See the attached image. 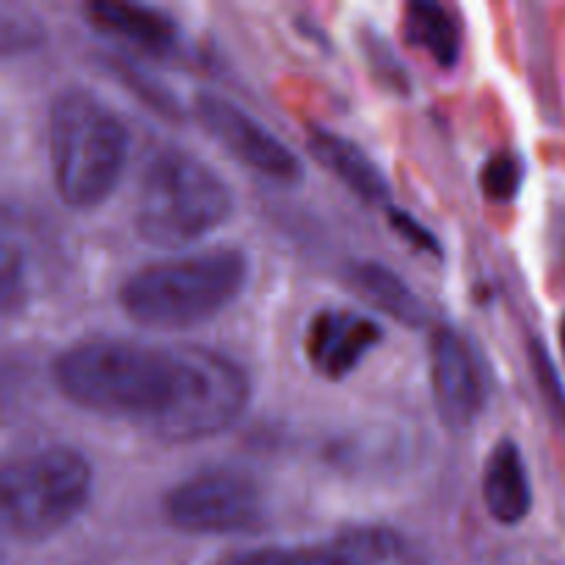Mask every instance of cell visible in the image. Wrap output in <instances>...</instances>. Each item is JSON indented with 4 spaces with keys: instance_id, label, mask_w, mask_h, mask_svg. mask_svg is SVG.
I'll return each instance as SVG.
<instances>
[{
    "instance_id": "16",
    "label": "cell",
    "mask_w": 565,
    "mask_h": 565,
    "mask_svg": "<svg viewBox=\"0 0 565 565\" xmlns=\"http://www.w3.org/2000/svg\"><path fill=\"white\" fill-rule=\"evenodd\" d=\"M226 565H351L334 544L326 546H263L243 552Z\"/></svg>"
},
{
    "instance_id": "5",
    "label": "cell",
    "mask_w": 565,
    "mask_h": 565,
    "mask_svg": "<svg viewBox=\"0 0 565 565\" xmlns=\"http://www.w3.org/2000/svg\"><path fill=\"white\" fill-rule=\"evenodd\" d=\"M94 467L77 447L50 445L25 452L0 475L3 530L22 544L64 533L92 500Z\"/></svg>"
},
{
    "instance_id": "13",
    "label": "cell",
    "mask_w": 565,
    "mask_h": 565,
    "mask_svg": "<svg viewBox=\"0 0 565 565\" xmlns=\"http://www.w3.org/2000/svg\"><path fill=\"white\" fill-rule=\"evenodd\" d=\"M348 281L353 292L379 312L390 315L397 323L417 329L425 323V307L403 276L381 263H353L348 265Z\"/></svg>"
},
{
    "instance_id": "15",
    "label": "cell",
    "mask_w": 565,
    "mask_h": 565,
    "mask_svg": "<svg viewBox=\"0 0 565 565\" xmlns=\"http://www.w3.org/2000/svg\"><path fill=\"white\" fill-rule=\"evenodd\" d=\"M331 544L351 565H423L417 550L390 527H351Z\"/></svg>"
},
{
    "instance_id": "2",
    "label": "cell",
    "mask_w": 565,
    "mask_h": 565,
    "mask_svg": "<svg viewBox=\"0 0 565 565\" xmlns=\"http://www.w3.org/2000/svg\"><path fill=\"white\" fill-rule=\"evenodd\" d=\"M47 152L53 185L72 210H94L119 188L130 158V130L108 103L70 86L50 103Z\"/></svg>"
},
{
    "instance_id": "6",
    "label": "cell",
    "mask_w": 565,
    "mask_h": 565,
    "mask_svg": "<svg viewBox=\"0 0 565 565\" xmlns=\"http://www.w3.org/2000/svg\"><path fill=\"white\" fill-rule=\"evenodd\" d=\"M163 516L188 535H241L263 524L265 500L243 469L210 467L166 491Z\"/></svg>"
},
{
    "instance_id": "19",
    "label": "cell",
    "mask_w": 565,
    "mask_h": 565,
    "mask_svg": "<svg viewBox=\"0 0 565 565\" xmlns=\"http://www.w3.org/2000/svg\"><path fill=\"white\" fill-rule=\"evenodd\" d=\"M390 221H392V230L401 232L403 241H408L414 248H419V252H428V254H434V257H439L441 254L439 241H436V237L430 235V232L425 230L417 218H412V215L403 213V210L390 207Z\"/></svg>"
},
{
    "instance_id": "18",
    "label": "cell",
    "mask_w": 565,
    "mask_h": 565,
    "mask_svg": "<svg viewBox=\"0 0 565 565\" xmlns=\"http://www.w3.org/2000/svg\"><path fill=\"white\" fill-rule=\"evenodd\" d=\"M364 53H367V64L373 66V75L379 77L384 86H390L392 92H401V94L408 92L406 70H403L397 55L392 53L390 44H386L384 39L370 36L367 42H364Z\"/></svg>"
},
{
    "instance_id": "9",
    "label": "cell",
    "mask_w": 565,
    "mask_h": 565,
    "mask_svg": "<svg viewBox=\"0 0 565 565\" xmlns=\"http://www.w3.org/2000/svg\"><path fill=\"white\" fill-rule=\"evenodd\" d=\"M381 342L373 318L353 309H323L307 326V362L320 379L342 381Z\"/></svg>"
},
{
    "instance_id": "17",
    "label": "cell",
    "mask_w": 565,
    "mask_h": 565,
    "mask_svg": "<svg viewBox=\"0 0 565 565\" xmlns=\"http://www.w3.org/2000/svg\"><path fill=\"white\" fill-rule=\"evenodd\" d=\"M524 182V166L516 154L497 152L491 154L480 171V188L491 202H513Z\"/></svg>"
},
{
    "instance_id": "8",
    "label": "cell",
    "mask_w": 565,
    "mask_h": 565,
    "mask_svg": "<svg viewBox=\"0 0 565 565\" xmlns=\"http://www.w3.org/2000/svg\"><path fill=\"white\" fill-rule=\"evenodd\" d=\"M430 390L439 419L461 434L483 412V384L467 342L452 329H436L430 337Z\"/></svg>"
},
{
    "instance_id": "10",
    "label": "cell",
    "mask_w": 565,
    "mask_h": 565,
    "mask_svg": "<svg viewBox=\"0 0 565 565\" xmlns=\"http://www.w3.org/2000/svg\"><path fill=\"white\" fill-rule=\"evenodd\" d=\"M86 17L99 33L136 44L149 55H171L180 42V25L163 9L141 3H88Z\"/></svg>"
},
{
    "instance_id": "20",
    "label": "cell",
    "mask_w": 565,
    "mask_h": 565,
    "mask_svg": "<svg viewBox=\"0 0 565 565\" xmlns=\"http://www.w3.org/2000/svg\"><path fill=\"white\" fill-rule=\"evenodd\" d=\"M561 351H563V359H565V315L561 320Z\"/></svg>"
},
{
    "instance_id": "14",
    "label": "cell",
    "mask_w": 565,
    "mask_h": 565,
    "mask_svg": "<svg viewBox=\"0 0 565 565\" xmlns=\"http://www.w3.org/2000/svg\"><path fill=\"white\" fill-rule=\"evenodd\" d=\"M403 33H406V42L428 55L436 66L450 70L461 58V31H458L456 17L445 6L430 3V0L408 3L403 14Z\"/></svg>"
},
{
    "instance_id": "11",
    "label": "cell",
    "mask_w": 565,
    "mask_h": 565,
    "mask_svg": "<svg viewBox=\"0 0 565 565\" xmlns=\"http://www.w3.org/2000/svg\"><path fill=\"white\" fill-rule=\"evenodd\" d=\"M483 502L497 524L524 522L533 511V486H530L527 463L513 439H500L486 458L483 469Z\"/></svg>"
},
{
    "instance_id": "4",
    "label": "cell",
    "mask_w": 565,
    "mask_h": 565,
    "mask_svg": "<svg viewBox=\"0 0 565 565\" xmlns=\"http://www.w3.org/2000/svg\"><path fill=\"white\" fill-rule=\"evenodd\" d=\"M232 210V188L213 166L188 149L163 147L143 166L132 224L149 246L180 248L213 235Z\"/></svg>"
},
{
    "instance_id": "7",
    "label": "cell",
    "mask_w": 565,
    "mask_h": 565,
    "mask_svg": "<svg viewBox=\"0 0 565 565\" xmlns=\"http://www.w3.org/2000/svg\"><path fill=\"white\" fill-rule=\"evenodd\" d=\"M193 114L207 136L248 171L279 185H298L303 180L301 158L232 99L199 92L193 97Z\"/></svg>"
},
{
    "instance_id": "12",
    "label": "cell",
    "mask_w": 565,
    "mask_h": 565,
    "mask_svg": "<svg viewBox=\"0 0 565 565\" xmlns=\"http://www.w3.org/2000/svg\"><path fill=\"white\" fill-rule=\"evenodd\" d=\"M309 149H312V158L326 171H331L348 191L356 193L362 202L384 204L392 196V188L386 182L384 171L351 138L340 136V132L329 130V127H312Z\"/></svg>"
},
{
    "instance_id": "1",
    "label": "cell",
    "mask_w": 565,
    "mask_h": 565,
    "mask_svg": "<svg viewBox=\"0 0 565 565\" xmlns=\"http://www.w3.org/2000/svg\"><path fill=\"white\" fill-rule=\"evenodd\" d=\"M53 381L72 406L138 425L163 441L224 434L252 401L246 370L202 345L99 337L66 348L53 362Z\"/></svg>"
},
{
    "instance_id": "3",
    "label": "cell",
    "mask_w": 565,
    "mask_h": 565,
    "mask_svg": "<svg viewBox=\"0 0 565 565\" xmlns=\"http://www.w3.org/2000/svg\"><path fill=\"white\" fill-rule=\"evenodd\" d=\"M248 259L237 248H204L132 270L119 285V307L147 329H191L218 318L243 292Z\"/></svg>"
}]
</instances>
